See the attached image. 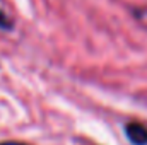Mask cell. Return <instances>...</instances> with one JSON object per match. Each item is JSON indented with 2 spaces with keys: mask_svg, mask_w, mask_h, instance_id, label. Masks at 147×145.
Instances as JSON below:
<instances>
[{
  "mask_svg": "<svg viewBox=\"0 0 147 145\" xmlns=\"http://www.w3.org/2000/svg\"><path fill=\"white\" fill-rule=\"evenodd\" d=\"M125 135L132 145H147V128L139 121H130L125 125Z\"/></svg>",
  "mask_w": 147,
  "mask_h": 145,
  "instance_id": "1",
  "label": "cell"
},
{
  "mask_svg": "<svg viewBox=\"0 0 147 145\" xmlns=\"http://www.w3.org/2000/svg\"><path fill=\"white\" fill-rule=\"evenodd\" d=\"M0 29H2V31H12V29H14L12 19H10L5 12H2V10H0Z\"/></svg>",
  "mask_w": 147,
  "mask_h": 145,
  "instance_id": "2",
  "label": "cell"
},
{
  "mask_svg": "<svg viewBox=\"0 0 147 145\" xmlns=\"http://www.w3.org/2000/svg\"><path fill=\"white\" fill-rule=\"evenodd\" d=\"M0 145H29V144H24V142H14V140H9V142H0Z\"/></svg>",
  "mask_w": 147,
  "mask_h": 145,
  "instance_id": "3",
  "label": "cell"
}]
</instances>
